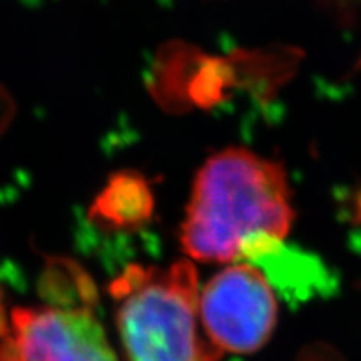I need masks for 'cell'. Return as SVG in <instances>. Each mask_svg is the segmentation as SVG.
Listing matches in <instances>:
<instances>
[{
    "label": "cell",
    "instance_id": "5",
    "mask_svg": "<svg viewBox=\"0 0 361 361\" xmlns=\"http://www.w3.org/2000/svg\"><path fill=\"white\" fill-rule=\"evenodd\" d=\"M0 361H11V360H7V358H4L2 355H0Z\"/></svg>",
    "mask_w": 361,
    "mask_h": 361
},
{
    "label": "cell",
    "instance_id": "4",
    "mask_svg": "<svg viewBox=\"0 0 361 361\" xmlns=\"http://www.w3.org/2000/svg\"><path fill=\"white\" fill-rule=\"evenodd\" d=\"M0 355L11 361H117L89 308H13Z\"/></svg>",
    "mask_w": 361,
    "mask_h": 361
},
{
    "label": "cell",
    "instance_id": "2",
    "mask_svg": "<svg viewBox=\"0 0 361 361\" xmlns=\"http://www.w3.org/2000/svg\"><path fill=\"white\" fill-rule=\"evenodd\" d=\"M126 361H214L201 336L200 279L189 261L168 268L130 266L111 284Z\"/></svg>",
    "mask_w": 361,
    "mask_h": 361
},
{
    "label": "cell",
    "instance_id": "3",
    "mask_svg": "<svg viewBox=\"0 0 361 361\" xmlns=\"http://www.w3.org/2000/svg\"><path fill=\"white\" fill-rule=\"evenodd\" d=\"M202 333L221 353H255L268 343L278 303L268 279L251 264H233L206 284L200 298Z\"/></svg>",
    "mask_w": 361,
    "mask_h": 361
},
{
    "label": "cell",
    "instance_id": "1",
    "mask_svg": "<svg viewBox=\"0 0 361 361\" xmlns=\"http://www.w3.org/2000/svg\"><path fill=\"white\" fill-rule=\"evenodd\" d=\"M293 216L281 166L247 149H224L196 176L180 245L204 263L263 258L281 246Z\"/></svg>",
    "mask_w": 361,
    "mask_h": 361
}]
</instances>
